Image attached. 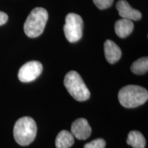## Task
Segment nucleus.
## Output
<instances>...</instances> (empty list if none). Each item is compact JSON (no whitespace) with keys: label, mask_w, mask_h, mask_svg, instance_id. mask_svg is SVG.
I'll list each match as a JSON object with an SVG mask.
<instances>
[{"label":"nucleus","mask_w":148,"mask_h":148,"mask_svg":"<svg viewBox=\"0 0 148 148\" xmlns=\"http://www.w3.org/2000/svg\"><path fill=\"white\" fill-rule=\"evenodd\" d=\"M104 53L106 60L110 64H114L118 62L122 54L119 46L111 40H107L105 42Z\"/></svg>","instance_id":"nucleus-9"},{"label":"nucleus","mask_w":148,"mask_h":148,"mask_svg":"<svg viewBox=\"0 0 148 148\" xmlns=\"http://www.w3.org/2000/svg\"><path fill=\"white\" fill-rule=\"evenodd\" d=\"M48 19L47 11L43 8H36L27 16L23 25L25 34L29 38H36L43 32Z\"/></svg>","instance_id":"nucleus-3"},{"label":"nucleus","mask_w":148,"mask_h":148,"mask_svg":"<svg viewBox=\"0 0 148 148\" xmlns=\"http://www.w3.org/2000/svg\"><path fill=\"white\" fill-rule=\"evenodd\" d=\"M106 141L102 138H97L85 144L84 148H105Z\"/></svg>","instance_id":"nucleus-14"},{"label":"nucleus","mask_w":148,"mask_h":148,"mask_svg":"<svg viewBox=\"0 0 148 148\" xmlns=\"http://www.w3.org/2000/svg\"><path fill=\"white\" fill-rule=\"evenodd\" d=\"M118 99L120 103L125 108H136L147 101L148 92L142 86L127 85L119 90Z\"/></svg>","instance_id":"nucleus-1"},{"label":"nucleus","mask_w":148,"mask_h":148,"mask_svg":"<svg viewBox=\"0 0 148 148\" xmlns=\"http://www.w3.org/2000/svg\"><path fill=\"white\" fill-rule=\"evenodd\" d=\"M83 27L84 23L80 16L75 13H69L66 15L63 29L66 39L70 42H75L81 39Z\"/></svg>","instance_id":"nucleus-5"},{"label":"nucleus","mask_w":148,"mask_h":148,"mask_svg":"<svg viewBox=\"0 0 148 148\" xmlns=\"http://www.w3.org/2000/svg\"><path fill=\"white\" fill-rule=\"evenodd\" d=\"M64 85L75 100L84 101L89 99L90 92L80 75L75 71L68 72L64 77Z\"/></svg>","instance_id":"nucleus-4"},{"label":"nucleus","mask_w":148,"mask_h":148,"mask_svg":"<svg viewBox=\"0 0 148 148\" xmlns=\"http://www.w3.org/2000/svg\"><path fill=\"white\" fill-rule=\"evenodd\" d=\"M127 144L133 148H145L146 140L144 136L140 132L136 130L129 132L127 138Z\"/></svg>","instance_id":"nucleus-12"},{"label":"nucleus","mask_w":148,"mask_h":148,"mask_svg":"<svg viewBox=\"0 0 148 148\" xmlns=\"http://www.w3.org/2000/svg\"><path fill=\"white\" fill-rule=\"evenodd\" d=\"M134 29V24L130 20L122 18L116 21L114 25V29L116 35L120 38H126L131 33Z\"/></svg>","instance_id":"nucleus-10"},{"label":"nucleus","mask_w":148,"mask_h":148,"mask_svg":"<svg viewBox=\"0 0 148 148\" xmlns=\"http://www.w3.org/2000/svg\"><path fill=\"white\" fill-rule=\"evenodd\" d=\"M8 19V16L5 12L0 11V25H2L6 23Z\"/></svg>","instance_id":"nucleus-16"},{"label":"nucleus","mask_w":148,"mask_h":148,"mask_svg":"<svg viewBox=\"0 0 148 148\" xmlns=\"http://www.w3.org/2000/svg\"><path fill=\"white\" fill-rule=\"evenodd\" d=\"M37 127L32 118L23 116L18 119L14 124L13 134L16 142L20 145H28L36 137Z\"/></svg>","instance_id":"nucleus-2"},{"label":"nucleus","mask_w":148,"mask_h":148,"mask_svg":"<svg viewBox=\"0 0 148 148\" xmlns=\"http://www.w3.org/2000/svg\"><path fill=\"white\" fill-rule=\"evenodd\" d=\"M94 3L100 10L108 8L112 5L114 0H92Z\"/></svg>","instance_id":"nucleus-15"},{"label":"nucleus","mask_w":148,"mask_h":148,"mask_svg":"<svg viewBox=\"0 0 148 148\" xmlns=\"http://www.w3.org/2000/svg\"><path fill=\"white\" fill-rule=\"evenodd\" d=\"M119 14L123 18L130 20V21H138L141 18L142 14L140 11L132 8L129 3L125 0H120L116 3Z\"/></svg>","instance_id":"nucleus-8"},{"label":"nucleus","mask_w":148,"mask_h":148,"mask_svg":"<svg viewBox=\"0 0 148 148\" xmlns=\"http://www.w3.org/2000/svg\"><path fill=\"white\" fill-rule=\"evenodd\" d=\"M91 127L86 119L79 118L73 122L71 127V133L77 139H87L91 134Z\"/></svg>","instance_id":"nucleus-7"},{"label":"nucleus","mask_w":148,"mask_h":148,"mask_svg":"<svg viewBox=\"0 0 148 148\" xmlns=\"http://www.w3.org/2000/svg\"><path fill=\"white\" fill-rule=\"evenodd\" d=\"M42 65L36 60L29 61L20 68L18 77L22 82H30L36 79L41 74Z\"/></svg>","instance_id":"nucleus-6"},{"label":"nucleus","mask_w":148,"mask_h":148,"mask_svg":"<svg viewBox=\"0 0 148 148\" xmlns=\"http://www.w3.org/2000/svg\"><path fill=\"white\" fill-rule=\"evenodd\" d=\"M75 143L74 137L71 132L62 130L58 133L56 138V148H70Z\"/></svg>","instance_id":"nucleus-11"},{"label":"nucleus","mask_w":148,"mask_h":148,"mask_svg":"<svg viewBox=\"0 0 148 148\" xmlns=\"http://www.w3.org/2000/svg\"><path fill=\"white\" fill-rule=\"evenodd\" d=\"M131 71L136 75H143L148 70V58L143 57L134 62L130 67Z\"/></svg>","instance_id":"nucleus-13"}]
</instances>
